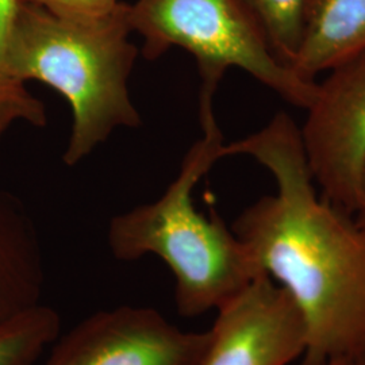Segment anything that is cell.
I'll list each match as a JSON object with an SVG mask.
<instances>
[{
    "label": "cell",
    "instance_id": "1",
    "mask_svg": "<svg viewBox=\"0 0 365 365\" xmlns=\"http://www.w3.org/2000/svg\"><path fill=\"white\" fill-rule=\"evenodd\" d=\"M269 170L274 195L244 210L232 229L259 269L294 302L306 329L302 359L365 356V225L317 192L299 126L279 111L259 131L225 144Z\"/></svg>",
    "mask_w": 365,
    "mask_h": 365
},
{
    "label": "cell",
    "instance_id": "2",
    "mask_svg": "<svg viewBox=\"0 0 365 365\" xmlns=\"http://www.w3.org/2000/svg\"><path fill=\"white\" fill-rule=\"evenodd\" d=\"M199 117L203 135L184 157L175 180L155 202L115 215L107 235L118 260L152 255L168 265L178 313L187 318L220 310L264 274L214 210L207 217L195 207L196 184L221 160L225 146L212 98L199 99Z\"/></svg>",
    "mask_w": 365,
    "mask_h": 365
},
{
    "label": "cell",
    "instance_id": "3",
    "mask_svg": "<svg viewBox=\"0 0 365 365\" xmlns=\"http://www.w3.org/2000/svg\"><path fill=\"white\" fill-rule=\"evenodd\" d=\"M129 4L95 19L57 16L22 3L9 46L10 73L36 80L66 98L72 129L64 163L73 167L118 129H135L141 115L129 90L138 49L131 42Z\"/></svg>",
    "mask_w": 365,
    "mask_h": 365
},
{
    "label": "cell",
    "instance_id": "4",
    "mask_svg": "<svg viewBox=\"0 0 365 365\" xmlns=\"http://www.w3.org/2000/svg\"><path fill=\"white\" fill-rule=\"evenodd\" d=\"M133 31L143 53L156 60L178 46L195 58L200 93L215 95L230 68H238L287 101L307 108L317 81L300 78L274 52L245 0H137L129 4Z\"/></svg>",
    "mask_w": 365,
    "mask_h": 365
},
{
    "label": "cell",
    "instance_id": "5",
    "mask_svg": "<svg viewBox=\"0 0 365 365\" xmlns=\"http://www.w3.org/2000/svg\"><path fill=\"white\" fill-rule=\"evenodd\" d=\"M306 110L300 138L314 182L354 215L365 165V51L333 66Z\"/></svg>",
    "mask_w": 365,
    "mask_h": 365
},
{
    "label": "cell",
    "instance_id": "6",
    "mask_svg": "<svg viewBox=\"0 0 365 365\" xmlns=\"http://www.w3.org/2000/svg\"><path fill=\"white\" fill-rule=\"evenodd\" d=\"M209 339V330H182L156 309L119 306L58 336L46 365H200Z\"/></svg>",
    "mask_w": 365,
    "mask_h": 365
},
{
    "label": "cell",
    "instance_id": "7",
    "mask_svg": "<svg viewBox=\"0 0 365 365\" xmlns=\"http://www.w3.org/2000/svg\"><path fill=\"white\" fill-rule=\"evenodd\" d=\"M209 331L200 365H289L306 351L297 306L265 274L217 310Z\"/></svg>",
    "mask_w": 365,
    "mask_h": 365
},
{
    "label": "cell",
    "instance_id": "8",
    "mask_svg": "<svg viewBox=\"0 0 365 365\" xmlns=\"http://www.w3.org/2000/svg\"><path fill=\"white\" fill-rule=\"evenodd\" d=\"M45 265L24 205L0 187V321L42 304Z\"/></svg>",
    "mask_w": 365,
    "mask_h": 365
},
{
    "label": "cell",
    "instance_id": "9",
    "mask_svg": "<svg viewBox=\"0 0 365 365\" xmlns=\"http://www.w3.org/2000/svg\"><path fill=\"white\" fill-rule=\"evenodd\" d=\"M365 51V0H306L299 48L291 68L315 81L318 73Z\"/></svg>",
    "mask_w": 365,
    "mask_h": 365
},
{
    "label": "cell",
    "instance_id": "10",
    "mask_svg": "<svg viewBox=\"0 0 365 365\" xmlns=\"http://www.w3.org/2000/svg\"><path fill=\"white\" fill-rule=\"evenodd\" d=\"M57 312L39 304L0 321V365H34L60 336Z\"/></svg>",
    "mask_w": 365,
    "mask_h": 365
},
{
    "label": "cell",
    "instance_id": "11",
    "mask_svg": "<svg viewBox=\"0 0 365 365\" xmlns=\"http://www.w3.org/2000/svg\"><path fill=\"white\" fill-rule=\"evenodd\" d=\"M22 3V0H0V140L19 120L33 126L46 125L42 102L11 76L9 68L10 39Z\"/></svg>",
    "mask_w": 365,
    "mask_h": 365
},
{
    "label": "cell",
    "instance_id": "12",
    "mask_svg": "<svg viewBox=\"0 0 365 365\" xmlns=\"http://www.w3.org/2000/svg\"><path fill=\"white\" fill-rule=\"evenodd\" d=\"M245 3L265 30L276 56L291 66L302 38L306 0H245Z\"/></svg>",
    "mask_w": 365,
    "mask_h": 365
},
{
    "label": "cell",
    "instance_id": "13",
    "mask_svg": "<svg viewBox=\"0 0 365 365\" xmlns=\"http://www.w3.org/2000/svg\"><path fill=\"white\" fill-rule=\"evenodd\" d=\"M38 6L57 16L71 19H95L113 13L119 0H22Z\"/></svg>",
    "mask_w": 365,
    "mask_h": 365
},
{
    "label": "cell",
    "instance_id": "14",
    "mask_svg": "<svg viewBox=\"0 0 365 365\" xmlns=\"http://www.w3.org/2000/svg\"><path fill=\"white\" fill-rule=\"evenodd\" d=\"M300 365H365L364 354H341L324 359H302Z\"/></svg>",
    "mask_w": 365,
    "mask_h": 365
},
{
    "label": "cell",
    "instance_id": "15",
    "mask_svg": "<svg viewBox=\"0 0 365 365\" xmlns=\"http://www.w3.org/2000/svg\"><path fill=\"white\" fill-rule=\"evenodd\" d=\"M354 217L357 218V221L361 222L365 225V165L361 175V182H360V195H359V205Z\"/></svg>",
    "mask_w": 365,
    "mask_h": 365
}]
</instances>
